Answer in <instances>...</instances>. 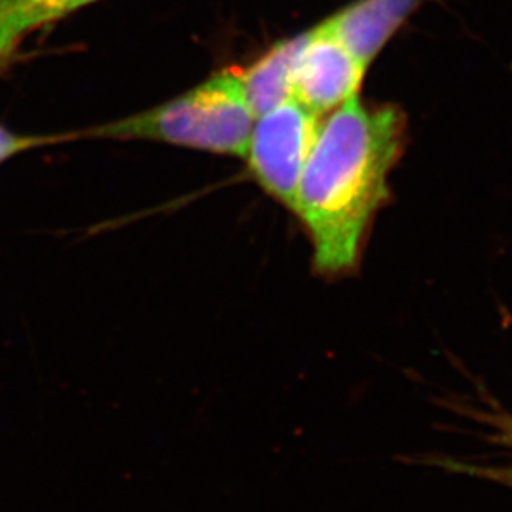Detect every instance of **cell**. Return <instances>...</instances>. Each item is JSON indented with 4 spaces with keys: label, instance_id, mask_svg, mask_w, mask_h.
Listing matches in <instances>:
<instances>
[{
    "label": "cell",
    "instance_id": "obj_9",
    "mask_svg": "<svg viewBox=\"0 0 512 512\" xmlns=\"http://www.w3.org/2000/svg\"><path fill=\"white\" fill-rule=\"evenodd\" d=\"M493 424L499 431L498 436H496L498 443L506 444V446L512 448V416H496V418H493Z\"/></svg>",
    "mask_w": 512,
    "mask_h": 512
},
{
    "label": "cell",
    "instance_id": "obj_6",
    "mask_svg": "<svg viewBox=\"0 0 512 512\" xmlns=\"http://www.w3.org/2000/svg\"><path fill=\"white\" fill-rule=\"evenodd\" d=\"M298 45L300 35L278 42L252 65L235 70L255 117L293 97V65Z\"/></svg>",
    "mask_w": 512,
    "mask_h": 512
},
{
    "label": "cell",
    "instance_id": "obj_8",
    "mask_svg": "<svg viewBox=\"0 0 512 512\" xmlns=\"http://www.w3.org/2000/svg\"><path fill=\"white\" fill-rule=\"evenodd\" d=\"M64 140H70V137L20 135V133L10 132L7 128L0 127V163L14 155L32 150V148L45 147V145L64 142Z\"/></svg>",
    "mask_w": 512,
    "mask_h": 512
},
{
    "label": "cell",
    "instance_id": "obj_7",
    "mask_svg": "<svg viewBox=\"0 0 512 512\" xmlns=\"http://www.w3.org/2000/svg\"><path fill=\"white\" fill-rule=\"evenodd\" d=\"M99 0H0V60L10 62L27 35Z\"/></svg>",
    "mask_w": 512,
    "mask_h": 512
},
{
    "label": "cell",
    "instance_id": "obj_1",
    "mask_svg": "<svg viewBox=\"0 0 512 512\" xmlns=\"http://www.w3.org/2000/svg\"><path fill=\"white\" fill-rule=\"evenodd\" d=\"M404 128L398 107H371L358 95L320 122L291 210L310 235L321 275H343L358 266L366 232L388 200Z\"/></svg>",
    "mask_w": 512,
    "mask_h": 512
},
{
    "label": "cell",
    "instance_id": "obj_3",
    "mask_svg": "<svg viewBox=\"0 0 512 512\" xmlns=\"http://www.w3.org/2000/svg\"><path fill=\"white\" fill-rule=\"evenodd\" d=\"M320 117L293 97L256 117L243 158H247L256 183L285 207L291 208L295 202Z\"/></svg>",
    "mask_w": 512,
    "mask_h": 512
},
{
    "label": "cell",
    "instance_id": "obj_5",
    "mask_svg": "<svg viewBox=\"0 0 512 512\" xmlns=\"http://www.w3.org/2000/svg\"><path fill=\"white\" fill-rule=\"evenodd\" d=\"M419 4L421 0H356L323 25L368 69Z\"/></svg>",
    "mask_w": 512,
    "mask_h": 512
},
{
    "label": "cell",
    "instance_id": "obj_10",
    "mask_svg": "<svg viewBox=\"0 0 512 512\" xmlns=\"http://www.w3.org/2000/svg\"><path fill=\"white\" fill-rule=\"evenodd\" d=\"M10 65V62H5V60H0V74H2V72H4L5 69H7V67H9Z\"/></svg>",
    "mask_w": 512,
    "mask_h": 512
},
{
    "label": "cell",
    "instance_id": "obj_4",
    "mask_svg": "<svg viewBox=\"0 0 512 512\" xmlns=\"http://www.w3.org/2000/svg\"><path fill=\"white\" fill-rule=\"evenodd\" d=\"M366 67L323 22L300 34L293 65V99L323 115L360 92Z\"/></svg>",
    "mask_w": 512,
    "mask_h": 512
},
{
    "label": "cell",
    "instance_id": "obj_2",
    "mask_svg": "<svg viewBox=\"0 0 512 512\" xmlns=\"http://www.w3.org/2000/svg\"><path fill=\"white\" fill-rule=\"evenodd\" d=\"M255 120L237 72L225 69L165 104L100 125L90 133L245 157Z\"/></svg>",
    "mask_w": 512,
    "mask_h": 512
}]
</instances>
